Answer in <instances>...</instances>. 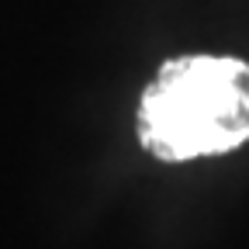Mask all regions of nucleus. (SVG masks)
Here are the masks:
<instances>
[{
	"mask_svg": "<svg viewBox=\"0 0 249 249\" xmlns=\"http://www.w3.org/2000/svg\"><path fill=\"white\" fill-rule=\"evenodd\" d=\"M139 135L163 163L239 149L249 142V62L232 55L170 59L142 97Z\"/></svg>",
	"mask_w": 249,
	"mask_h": 249,
	"instance_id": "nucleus-1",
	"label": "nucleus"
}]
</instances>
